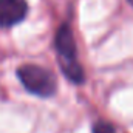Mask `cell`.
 Listing matches in <instances>:
<instances>
[{"instance_id": "obj_1", "label": "cell", "mask_w": 133, "mask_h": 133, "mask_svg": "<svg viewBox=\"0 0 133 133\" xmlns=\"http://www.w3.org/2000/svg\"><path fill=\"white\" fill-rule=\"evenodd\" d=\"M56 50L59 54V65L70 81L81 84L84 81V70L77 62L74 37L68 25H62L56 34Z\"/></svg>"}, {"instance_id": "obj_2", "label": "cell", "mask_w": 133, "mask_h": 133, "mask_svg": "<svg viewBox=\"0 0 133 133\" xmlns=\"http://www.w3.org/2000/svg\"><path fill=\"white\" fill-rule=\"evenodd\" d=\"M17 76L23 84V87L36 96L50 98L56 93L57 88L56 76L43 66L31 65V64L23 65L17 70Z\"/></svg>"}, {"instance_id": "obj_3", "label": "cell", "mask_w": 133, "mask_h": 133, "mask_svg": "<svg viewBox=\"0 0 133 133\" xmlns=\"http://www.w3.org/2000/svg\"><path fill=\"white\" fill-rule=\"evenodd\" d=\"M26 12V0H0V26L8 28L22 22Z\"/></svg>"}, {"instance_id": "obj_4", "label": "cell", "mask_w": 133, "mask_h": 133, "mask_svg": "<svg viewBox=\"0 0 133 133\" xmlns=\"http://www.w3.org/2000/svg\"><path fill=\"white\" fill-rule=\"evenodd\" d=\"M93 133H116L115 127L107 122V121H99L93 125Z\"/></svg>"}, {"instance_id": "obj_5", "label": "cell", "mask_w": 133, "mask_h": 133, "mask_svg": "<svg viewBox=\"0 0 133 133\" xmlns=\"http://www.w3.org/2000/svg\"><path fill=\"white\" fill-rule=\"evenodd\" d=\"M129 2H130V5H132V6H133V0H129Z\"/></svg>"}]
</instances>
